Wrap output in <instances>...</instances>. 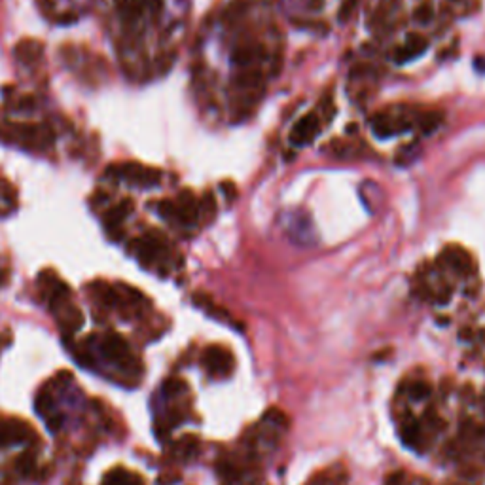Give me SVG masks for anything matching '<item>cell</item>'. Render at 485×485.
Wrapping results in <instances>:
<instances>
[{"label": "cell", "mask_w": 485, "mask_h": 485, "mask_svg": "<svg viewBox=\"0 0 485 485\" xmlns=\"http://www.w3.org/2000/svg\"><path fill=\"white\" fill-rule=\"evenodd\" d=\"M93 343H95L97 353L101 354L103 361L122 370L129 377H139L142 366H140L139 359L131 351L127 339L122 338L116 332H108V334H103V336L93 339Z\"/></svg>", "instance_id": "6da1fadb"}, {"label": "cell", "mask_w": 485, "mask_h": 485, "mask_svg": "<svg viewBox=\"0 0 485 485\" xmlns=\"http://www.w3.org/2000/svg\"><path fill=\"white\" fill-rule=\"evenodd\" d=\"M0 140L10 144H19L27 150H46L55 142V131L48 124H0Z\"/></svg>", "instance_id": "7a4b0ae2"}, {"label": "cell", "mask_w": 485, "mask_h": 485, "mask_svg": "<svg viewBox=\"0 0 485 485\" xmlns=\"http://www.w3.org/2000/svg\"><path fill=\"white\" fill-rule=\"evenodd\" d=\"M104 175L116 178V180H124V182L137 186V188H152V186H158L162 182V171L146 167V165L137 162L114 163L104 171Z\"/></svg>", "instance_id": "3957f363"}, {"label": "cell", "mask_w": 485, "mask_h": 485, "mask_svg": "<svg viewBox=\"0 0 485 485\" xmlns=\"http://www.w3.org/2000/svg\"><path fill=\"white\" fill-rule=\"evenodd\" d=\"M131 249L135 250V256L144 267H154L162 264L167 256V241L160 231H150L146 236L139 237L131 242Z\"/></svg>", "instance_id": "277c9868"}, {"label": "cell", "mask_w": 485, "mask_h": 485, "mask_svg": "<svg viewBox=\"0 0 485 485\" xmlns=\"http://www.w3.org/2000/svg\"><path fill=\"white\" fill-rule=\"evenodd\" d=\"M372 131L379 139H390L398 133L410 131L413 127V120L408 114H389V112H379L370 120Z\"/></svg>", "instance_id": "5b68a950"}, {"label": "cell", "mask_w": 485, "mask_h": 485, "mask_svg": "<svg viewBox=\"0 0 485 485\" xmlns=\"http://www.w3.org/2000/svg\"><path fill=\"white\" fill-rule=\"evenodd\" d=\"M201 362H203V368L209 372V375H213V377H228L236 368V359H234L231 351L222 345L207 347Z\"/></svg>", "instance_id": "8992f818"}, {"label": "cell", "mask_w": 485, "mask_h": 485, "mask_svg": "<svg viewBox=\"0 0 485 485\" xmlns=\"http://www.w3.org/2000/svg\"><path fill=\"white\" fill-rule=\"evenodd\" d=\"M37 438V432L25 421L2 419L0 421V448H12L29 444Z\"/></svg>", "instance_id": "52a82bcc"}, {"label": "cell", "mask_w": 485, "mask_h": 485, "mask_svg": "<svg viewBox=\"0 0 485 485\" xmlns=\"http://www.w3.org/2000/svg\"><path fill=\"white\" fill-rule=\"evenodd\" d=\"M133 213V199L125 198L124 201H120L118 205L111 207L103 216V224L106 231H108V237L112 241H120V236L124 237V222L125 218Z\"/></svg>", "instance_id": "ba28073f"}, {"label": "cell", "mask_w": 485, "mask_h": 485, "mask_svg": "<svg viewBox=\"0 0 485 485\" xmlns=\"http://www.w3.org/2000/svg\"><path fill=\"white\" fill-rule=\"evenodd\" d=\"M318 133H321V120H318L315 112H309V114L298 120L294 127H292L290 142L294 146H305V144L315 140Z\"/></svg>", "instance_id": "9c48e42d"}, {"label": "cell", "mask_w": 485, "mask_h": 485, "mask_svg": "<svg viewBox=\"0 0 485 485\" xmlns=\"http://www.w3.org/2000/svg\"><path fill=\"white\" fill-rule=\"evenodd\" d=\"M440 264L444 267H449L457 275H470L474 272V260L461 247H448V249L441 252Z\"/></svg>", "instance_id": "30bf717a"}, {"label": "cell", "mask_w": 485, "mask_h": 485, "mask_svg": "<svg viewBox=\"0 0 485 485\" xmlns=\"http://www.w3.org/2000/svg\"><path fill=\"white\" fill-rule=\"evenodd\" d=\"M175 209H177V218L175 222L182 224V226H193L199 218V199L191 193L190 190H182L178 193L177 201H175Z\"/></svg>", "instance_id": "8fae6325"}, {"label": "cell", "mask_w": 485, "mask_h": 485, "mask_svg": "<svg viewBox=\"0 0 485 485\" xmlns=\"http://www.w3.org/2000/svg\"><path fill=\"white\" fill-rule=\"evenodd\" d=\"M288 234L294 237L300 245H311L315 242V228L313 222L303 211H294L288 218Z\"/></svg>", "instance_id": "7c38bea8"}, {"label": "cell", "mask_w": 485, "mask_h": 485, "mask_svg": "<svg viewBox=\"0 0 485 485\" xmlns=\"http://www.w3.org/2000/svg\"><path fill=\"white\" fill-rule=\"evenodd\" d=\"M44 44L37 38H21L14 48L15 59L21 61L23 65H35L44 57Z\"/></svg>", "instance_id": "4fadbf2b"}, {"label": "cell", "mask_w": 485, "mask_h": 485, "mask_svg": "<svg viewBox=\"0 0 485 485\" xmlns=\"http://www.w3.org/2000/svg\"><path fill=\"white\" fill-rule=\"evenodd\" d=\"M426 48H428L426 38H423L421 35H410L404 44L398 46L397 50H394V61H397L398 65L408 63V61L423 55L426 52Z\"/></svg>", "instance_id": "5bb4252c"}, {"label": "cell", "mask_w": 485, "mask_h": 485, "mask_svg": "<svg viewBox=\"0 0 485 485\" xmlns=\"http://www.w3.org/2000/svg\"><path fill=\"white\" fill-rule=\"evenodd\" d=\"M260 53H262V48L258 44H254V42H242L231 53V61L239 68H250L260 59Z\"/></svg>", "instance_id": "9a60e30c"}, {"label": "cell", "mask_w": 485, "mask_h": 485, "mask_svg": "<svg viewBox=\"0 0 485 485\" xmlns=\"http://www.w3.org/2000/svg\"><path fill=\"white\" fill-rule=\"evenodd\" d=\"M103 485H144V479L127 468H112L104 476Z\"/></svg>", "instance_id": "2e32d148"}, {"label": "cell", "mask_w": 485, "mask_h": 485, "mask_svg": "<svg viewBox=\"0 0 485 485\" xmlns=\"http://www.w3.org/2000/svg\"><path fill=\"white\" fill-rule=\"evenodd\" d=\"M236 86L239 89H247V91H252L256 89L260 84H262V73H258L254 68H242L241 73L236 76Z\"/></svg>", "instance_id": "e0dca14e"}, {"label": "cell", "mask_w": 485, "mask_h": 485, "mask_svg": "<svg viewBox=\"0 0 485 485\" xmlns=\"http://www.w3.org/2000/svg\"><path fill=\"white\" fill-rule=\"evenodd\" d=\"M441 122H444V116H441L440 112H425V114H421L419 118L415 120V124H417V127H419V131L423 135H432L440 127Z\"/></svg>", "instance_id": "ac0fdd59"}, {"label": "cell", "mask_w": 485, "mask_h": 485, "mask_svg": "<svg viewBox=\"0 0 485 485\" xmlns=\"http://www.w3.org/2000/svg\"><path fill=\"white\" fill-rule=\"evenodd\" d=\"M402 440H404L406 446L417 449V446H419L421 441V434L419 426H417L415 421L410 419L408 423H404V426H402Z\"/></svg>", "instance_id": "d6986e66"}, {"label": "cell", "mask_w": 485, "mask_h": 485, "mask_svg": "<svg viewBox=\"0 0 485 485\" xmlns=\"http://www.w3.org/2000/svg\"><path fill=\"white\" fill-rule=\"evenodd\" d=\"M35 466H37V453H35L32 449H29V451H25V453L19 457V461H17V470L21 472L23 476H29V474L35 472Z\"/></svg>", "instance_id": "ffe728a7"}, {"label": "cell", "mask_w": 485, "mask_h": 485, "mask_svg": "<svg viewBox=\"0 0 485 485\" xmlns=\"http://www.w3.org/2000/svg\"><path fill=\"white\" fill-rule=\"evenodd\" d=\"M199 213H203L207 222H211L214 218V214H216V199H214L211 191H207L205 196L201 198V201H199Z\"/></svg>", "instance_id": "44dd1931"}, {"label": "cell", "mask_w": 485, "mask_h": 485, "mask_svg": "<svg viewBox=\"0 0 485 485\" xmlns=\"http://www.w3.org/2000/svg\"><path fill=\"white\" fill-rule=\"evenodd\" d=\"M37 97L35 95H21L19 99H15V101H12L10 103V108L15 112H29V111H35L37 108Z\"/></svg>", "instance_id": "7402d4cb"}, {"label": "cell", "mask_w": 485, "mask_h": 485, "mask_svg": "<svg viewBox=\"0 0 485 485\" xmlns=\"http://www.w3.org/2000/svg\"><path fill=\"white\" fill-rule=\"evenodd\" d=\"M198 440L191 438V436H186V438L178 444V455L182 457V459H190V457H193L198 453Z\"/></svg>", "instance_id": "603a6c76"}, {"label": "cell", "mask_w": 485, "mask_h": 485, "mask_svg": "<svg viewBox=\"0 0 485 485\" xmlns=\"http://www.w3.org/2000/svg\"><path fill=\"white\" fill-rule=\"evenodd\" d=\"M408 392H410L412 400H425L430 397V385L426 381H413Z\"/></svg>", "instance_id": "cb8c5ba5"}, {"label": "cell", "mask_w": 485, "mask_h": 485, "mask_svg": "<svg viewBox=\"0 0 485 485\" xmlns=\"http://www.w3.org/2000/svg\"><path fill=\"white\" fill-rule=\"evenodd\" d=\"M0 199H4L12 209L15 207V199H17V193H15L14 186L8 182L6 178H2V177H0Z\"/></svg>", "instance_id": "d4e9b609"}, {"label": "cell", "mask_w": 485, "mask_h": 485, "mask_svg": "<svg viewBox=\"0 0 485 485\" xmlns=\"http://www.w3.org/2000/svg\"><path fill=\"white\" fill-rule=\"evenodd\" d=\"M131 2L139 8L142 14L150 12V14L158 15L163 8V0H131Z\"/></svg>", "instance_id": "484cf974"}, {"label": "cell", "mask_w": 485, "mask_h": 485, "mask_svg": "<svg viewBox=\"0 0 485 485\" xmlns=\"http://www.w3.org/2000/svg\"><path fill=\"white\" fill-rule=\"evenodd\" d=\"M158 214L165 218V220L175 222L177 218V209H175V201H169V199H163L158 203Z\"/></svg>", "instance_id": "4316f807"}, {"label": "cell", "mask_w": 485, "mask_h": 485, "mask_svg": "<svg viewBox=\"0 0 485 485\" xmlns=\"http://www.w3.org/2000/svg\"><path fill=\"white\" fill-rule=\"evenodd\" d=\"M432 15H434V10L430 4H421V6L415 10L413 17H415V21L421 23V25H426V23H430Z\"/></svg>", "instance_id": "83f0119b"}, {"label": "cell", "mask_w": 485, "mask_h": 485, "mask_svg": "<svg viewBox=\"0 0 485 485\" xmlns=\"http://www.w3.org/2000/svg\"><path fill=\"white\" fill-rule=\"evenodd\" d=\"M165 392L169 394V397H175V394H178L180 390L186 389V385H184L182 381H178V379H169V381L165 383Z\"/></svg>", "instance_id": "f1b7e54d"}, {"label": "cell", "mask_w": 485, "mask_h": 485, "mask_svg": "<svg viewBox=\"0 0 485 485\" xmlns=\"http://www.w3.org/2000/svg\"><path fill=\"white\" fill-rule=\"evenodd\" d=\"M354 4H356V0H345V2H343V6H341V10H339V19H341V21H345V19L351 17Z\"/></svg>", "instance_id": "f546056e"}, {"label": "cell", "mask_w": 485, "mask_h": 485, "mask_svg": "<svg viewBox=\"0 0 485 485\" xmlns=\"http://www.w3.org/2000/svg\"><path fill=\"white\" fill-rule=\"evenodd\" d=\"M76 19H78V15L73 14V12L55 15V23H57V25H73V23H76Z\"/></svg>", "instance_id": "4dcf8cb0"}, {"label": "cell", "mask_w": 485, "mask_h": 485, "mask_svg": "<svg viewBox=\"0 0 485 485\" xmlns=\"http://www.w3.org/2000/svg\"><path fill=\"white\" fill-rule=\"evenodd\" d=\"M402 482H404V474L402 472H398V474L389 478V485H402Z\"/></svg>", "instance_id": "1f68e13d"}, {"label": "cell", "mask_w": 485, "mask_h": 485, "mask_svg": "<svg viewBox=\"0 0 485 485\" xmlns=\"http://www.w3.org/2000/svg\"><path fill=\"white\" fill-rule=\"evenodd\" d=\"M321 4H323V0H311V8H315V10H318Z\"/></svg>", "instance_id": "d6a6232c"}, {"label": "cell", "mask_w": 485, "mask_h": 485, "mask_svg": "<svg viewBox=\"0 0 485 485\" xmlns=\"http://www.w3.org/2000/svg\"><path fill=\"white\" fill-rule=\"evenodd\" d=\"M484 338H485V330H484Z\"/></svg>", "instance_id": "836d02e7"}]
</instances>
